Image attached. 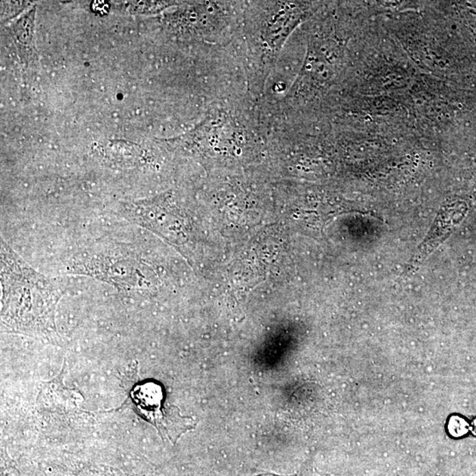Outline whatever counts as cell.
Returning a JSON list of instances; mask_svg holds the SVG:
<instances>
[{"mask_svg":"<svg viewBox=\"0 0 476 476\" xmlns=\"http://www.w3.org/2000/svg\"><path fill=\"white\" fill-rule=\"evenodd\" d=\"M253 476H288V475H279L273 474V473H262V474H259V475H253Z\"/></svg>","mask_w":476,"mask_h":476,"instance_id":"cell-2","label":"cell"},{"mask_svg":"<svg viewBox=\"0 0 476 476\" xmlns=\"http://www.w3.org/2000/svg\"><path fill=\"white\" fill-rule=\"evenodd\" d=\"M456 429H459V436L463 435L464 433L466 432L468 426H466V423H464V421L460 420V418H454L453 420H451L450 423V429H451V433H453V434L454 431H456Z\"/></svg>","mask_w":476,"mask_h":476,"instance_id":"cell-1","label":"cell"}]
</instances>
